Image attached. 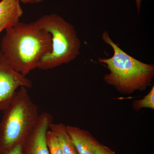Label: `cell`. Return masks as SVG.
Listing matches in <instances>:
<instances>
[{
    "label": "cell",
    "mask_w": 154,
    "mask_h": 154,
    "mask_svg": "<svg viewBox=\"0 0 154 154\" xmlns=\"http://www.w3.org/2000/svg\"><path fill=\"white\" fill-rule=\"evenodd\" d=\"M1 48L0 51L11 67L26 76L51 52V35L34 22H19L6 29Z\"/></svg>",
    "instance_id": "obj_1"
},
{
    "label": "cell",
    "mask_w": 154,
    "mask_h": 154,
    "mask_svg": "<svg viewBox=\"0 0 154 154\" xmlns=\"http://www.w3.org/2000/svg\"><path fill=\"white\" fill-rule=\"evenodd\" d=\"M102 37L113 51L112 57L98 58L109 71L103 78L105 82L122 94L146 90L154 77L153 65L142 62L125 52L113 42L107 31L103 32Z\"/></svg>",
    "instance_id": "obj_2"
},
{
    "label": "cell",
    "mask_w": 154,
    "mask_h": 154,
    "mask_svg": "<svg viewBox=\"0 0 154 154\" xmlns=\"http://www.w3.org/2000/svg\"><path fill=\"white\" fill-rule=\"evenodd\" d=\"M3 112L0 122V152L22 144L36 125L39 115L25 87L19 88Z\"/></svg>",
    "instance_id": "obj_3"
},
{
    "label": "cell",
    "mask_w": 154,
    "mask_h": 154,
    "mask_svg": "<svg viewBox=\"0 0 154 154\" xmlns=\"http://www.w3.org/2000/svg\"><path fill=\"white\" fill-rule=\"evenodd\" d=\"M51 35L52 50L44 56L37 68L51 69L74 60L80 54L81 43L75 27L56 14L45 15L35 22Z\"/></svg>",
    "instance_id": "obj_4"
},
{
    "label": "cell",
    "mask_w": 154,
    "mask_h": 154,
    "mask_svg": "<svg viewBox=\"0 0 154 154\" xmlns=\"http://www.w3.org/2000/svg\"><path fill=\"white\" fill-rule=\"evenodd\" d=\"M32 86V81L12 68L0 51V112L10 105L20 87Z\"/></svg>",
    "instance_id": "obj_5"
},
{
    "label": "cell",
    "mask_w": 154,
    "mask_h": 154,
    "mask_svg": "<svg viewBox=\"0 0 154 154\" xmlns=\"http://www.w3.org/2000/svg\"><path fill=\"white\" fill-rule=\"evenodd\" d=\"M53 121L50 113L39 114L36 125L22 144V154H49L45 137Z\"/></svg>",
    "instance_id": "obj_6"
},
{
    "label": "cell",
    "mask_w": 154,
    "mask_h": 154,
    "mask_svg": "<svg viewBox=\"0 0 154 154\" xmlns=\"http://www.w3.org/2000/svg\"><path fill=\"white\" fill-rule=\"evenodd\" d=\"M23 14L19 0H2L0 2V31L18 24Z\"/></svg>",
    "instance_id": "obj_7"
},
{
    "label": "cell",
    "mask_w": 154,
    "mask_h": 154,
    "mask_svg": "<svg viewBox=\"0 0 154 154\" xmlns=\"http://www.w3.org/2000/svg\"><path fill=\"white\" fill-rule=\"evenodd\" d=\"M67 130L79 154H95L92 143L95 138L88 131L78 127L66 125Z\"/></svg>",
    "instance_id": "obj_8"
},
{
    "label": "cell",
    "mask_w": 154,
    "mask_h": 154,
    "mask_svg": "<svg viewBox=\"0 0 154 154\" xmlns=\"http://www.w3.org/2000/svg\"><path fill=\"white\" fill-rule=\"evenodd\" d=\"M49 130L54 133L59 140L64 154H79L69 134L66 125L63 123L52 122L50 125Z\"/></svg>",
    "instance_id": "obj_9"
},
{
    "label": "cell",
    "mask_w": 154,
    "mask_h": 154,
    "mask_svg": "<svg viewBox=\"0 0 154 154\" xmlns=\"http://www.w3.org/2000/svg\"><path fill=\"white\" fill-rule=\"evenodd\" d=\"M45 139L49 154H64L59 140L50 130L46 132Z\"/></svg>",
    "instance_id": "obj_10"
},
{
    "label": "cell",
    "mask_w": 154,
    "mask_h": 154,
    "mask_svg": "<svg viewBox=\"0 0 154 154\" xmlns=\"http://www.w3.org/2000/svg\"><path fill=\"white\" fill-rule=\"evenodd\" d=\"M132 108L136 111H139L142 108L154 109V86L142 99L134 100L132 103Z\"/></svg>",
    "instance_id": "obj_11"
},
{
    "label": "cell",
    "mask_w": 154,
    "mask_h": 154,
    "mask_svg": "<svg viewBox=\"0 0 154 154\" xmlns=\"http://www.w3.org/2000/svg\"><path fill=\"white\" fill-rule=\"evenodd\" d=\"M92 147L95 154H116L115 152L94 138L92 143Z\"/></svg>",
    "instance_id": "obj_12"
},
{
    "label": "cell",
    "mask_w": 154,
    "mask_h": 154,
    "mask_svg": "<svg viewBox=\"0 0 154 154\" xmlns=\"http://www.w3.org/2000/svg\"><path fill=\"white\" fill-rule=\"evenodd\" d=\"M0 154H22V144L15 146L7 151L0 152Z\"/></svg>",
    "instance_id": "obj_13"
},
{
    "label": "cell",
    "mask_w": 154,
    "mask_h": 154,
    "mask_svg": "<svg viewBox=\"0 0 154 154\" xmlns=\"http://www.w3.org/2000/svg\"><path fill=\"white\" fill-rule=\"evenodd\" d=\"M19 2L24 4H35L42 2L43 0H19Z\"/></svg>",
    "instance_id": "obj_14"
},
{
    "label": "cell",
    "mask_w": 154,
    "mask_h": 154,
    "mask_svg": "<svg viewBox=\"0 0 154 154\" xmlns=\"http://www.w3.org/2000/svg\"><path fill=\"white\" fill-rule=\"evenodd\" d=\"M136 5L137 8V12L139 14L140 11L141 5L142 0H135Z\"/></svg>",
    "instance_id": "obj_15"
},
{
    "label": "cell",
    "mask_w": 154,
    "mask_h": 154,
    "mask_svg": "<svg viewBox=\"0 0 154 154\" xmlns=\"http://www.w3.org/2000/svg\"><path fill=\"white\" fill-rule=\"evenodd\" d=\"M1 32H2V31H0V33H1Z\"/></svg>",
    "instance_id": "obj_16"
}]
</instances>
